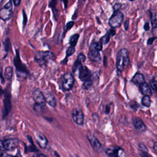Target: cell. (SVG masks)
<instances>
[{"label":"cell","instance_id":"cell-45","mask_svg":"<svg viewBox=\"0 0 157 157\" xmlns=\"http://www.w3.org/2000/svg\"><path fill=\"white\" fill-rule=\"evenodd\" d=\"M106 112H105V113H109V111H110V108H109V106H107V107H106Z\"/></svg>","mask_w":157,"mask_h":157},{"label":"cell","instance_id":"cell-4","mask_svg":"<svg viewBox=\"0 0 157 157\" xmlns=\"http://www.w3.org/2000/svg\"><path fill=\"white\" fill-rule=\"evenodd\" d=\"M102 49V44L99 42L93 41L88 53V58L93 62H98L101 59L100 52Z\"/></svg>","mask_w":157,"mask_h":157},{"label":"cell","instance_id":"cell-36","mask_svg":"<svg viewBox=\"0 0 157 157\" xmlns=\"http://www.w3.org/2000/svg\"><path fill=\"white\" fill-rule=\"evenodd\" d=\"M129 20H126L124 23V28L126 31H127L129 29Z\"/></svg>","mask_w":157,"mask_h":157},{"label":"cell","instance_id":"cell-23","mask_svg":"<svg viewBox=\"0 0 157 157\" xmlns=\"http://www.w3.org/2000/svg\"><path fill=\"white\" fill-rule=\"evenodd\" d=\"M79 36H80L79 34H77V33L74 34L71 36L70 39H69V44L71 46L75 47V45H77V41L78 40Z\"/></svg>","mask_w":157,"mask_h":157},{"label":"cell","instance_id":"cell-11","mask_svg":"<svg viewBox=\"0 0 157 157\" xmlns=\"http://www.w3.org/2000/svg\"><path fill=\"white\" fill-rule=\"evenodd\" d=\"M13 63H14V65L15 66L17 71H18L19 72H21V73H23V74H29V71H28V69L26 68V66L21 62V61L20 59L18 50L16 51V56L14 58Z\"/></svg>","mask_w":157,"mask_h":157},{"label":"cell","instance_id":"cell-15","mask_svg":"<svg viewBox=\"0 0 157 157\" xmlns=\"http://www.w3.org/2000/svg\"><path fill=\"white\" fill-rule=\"evenodd\" d=\"M35 138L37 143L42 148H45L48 144V140L46 136L40 131L35 132Z\"/></svg>","mask_w":157,"mask_h":157},{"label":"cell","instance_id":"cell-37","mask_svg":"<svg viewBox=\"0 0 157 157\" xmlns=\"http://www.w3.org/2000/svg\"><path fill=\"white\" fill-rule=\"evenodd\" d=\"M108 33L110 34V36H113L115 35V33H116V31L115 29V28H112L110 29H109L108 31Z\"/></svg>","mask_w":157,"mask_h":157},{"label":"cell","instance_id":"cell-30","mask_svg":"<svg viewBox=\"0 0 157 157\" xmlns=\"http://www.w3.org/2000/svg\"><path fill=\"white\" fill-rule=\"evenodd\" d=\"M74 25V21H69V22H67V23H66V26H65V31H64V34L68 31V30H69V29H71L72 27H73V26Z\"/></svg>","mask_w":157,"mask_h":157},{"label":"cell","instance_id":"cell-27","mask_svg":"<svg viewBox=\"0 0 157 157\" xmlns=\"http://www.w3.org/2000/svg\"><path fill=\"white\" fill-rule=\"evenodd\" d=\"M27 138H28L29 142L30 144H31L30 146L29 147L28 151H37L38 150H37V148L36 147V146L34 145L33 141V139H32V137H31V136L28 135V136H27Z\"/></svg>","mask_w":157,"mask_h":157},{"label":"cell","instance_id":"cell-17","mask_svg":"<svg viewBox=\"0 0 157 157\" xmlns=\"http://www.w3.org/2000/svg\"><path fill=\"white\" fill-rule=\"evenodd\" d=\"M44 96L45 98L46 102H47L51 107H55L56 106V104H57L56 99L55 98V96L50 91L47 92Z\"/></svg>","mask_w":157,"mask_h":157},{"label":"cell","instance_id":"cell-32","mask_svg":"<svg viewBox=\"0 0 157 157\" xmlns=\"http://www.w3.org/2000/svg\"><path fill=\"white\" fill-rule=\"evenodd\" d=\"M138 147H139V148L140 149V150L141 151H148L147 148L146 147V146H145L144 144L140 143V144H139Z\"/></svg>","mask_w":157,"mask_h":157},{"label":"cell","instance_id":"cell-12","mask_svg":"<svg viewBox=\"0 0 157 157\" xmlns=\"http://www.w3.org/2000/svg\"><path fill=\"white\" fill-rule=\"evenodd\" d=\"M87 139L90 143L92 147L97 151H101L102 150V146L99 140L96 137V136L91 132H88L86 135Z\"/></svg>","mask_w":157,"mask_h":157},{"label":"cell","instance_id":"cell-42","mask_svg":"<svg viewBox=\"0 0 157 157\" xmlns=\"http://www.w3.org/2000/svg\"><path fill=\"white\" fill-rule=\"evenodd\" d=\"M61 1H63L64 2V8L66 9L67 7V3H68V1L67 0H61Z\"/></svg>","mask_w":157,"mask_h":157},{"label":"cell","instance_id":"cell-25","mask_svg":"<svg viewBox=\"0 0 157 157\" xmlns=\"http://www.w3.org/2000/svg\"><path fill=\"white\" fill-rule=\"evenodd\" d=\"M110 34L108 33V31L106 33V34L102 36L101 38H100V40H99V42L103 45H106L109 42V40H110Z\"/></svg>","mask_w":157,"mask_h":157},{"label":"cell","instance_id":"cell-5","mask_svg":"<svg viewBox=\"0 0 157 157\" xmlns=\"http://www.w3.org/2000/svg\"><path fill=\"white\" fill-rule=\"evenodd\" d=\"M61 81V87L64 91H68L72 88L74 83V78L71 73L67 72L64 74L62 76Z\"/></svg>","mask_w":157,"mask_h":157},{"label":"cell","instance_id":"cell-20","mask_svg":"<svg viewBox=\"0 0 157 157\" xmlns=\"http://www.w3.org/2000/svg\"><path fill=\"white\" fill-rule=\"evenodd\" d=\"M131 81L136 85H140L141 83L145 82V78L144 75L140 73V72H137L134 77H132Z\"/></svg>","mask_w":157,"mask_h":157},{"label":"cell","instance_id":"cell-22","mask_svg":"<svg viewBox=\"0 0 157 157\" xmlns=\"http://www.w3.org/2000/svg\"><path fill=\"white\" fill-rule=\"evenodd\" d=\"M13 76V68L11 66H7L5 69L4 77L7 80H10Z\"/></svg>","mask_w":157,"mask_h":157},{"label":"cell","instance_id":"cell-1","mask_svg":"<svg viewBox=\"0 0 157 157\" xmlns=\"http://www.w3.org/2000/svg\"><path fill=\"white\" fill-rule=\"evenodd\" d=\"M121 7V4L120 3L115 4L113 7V12L109 20V24L112 28H115L119 27L123 23L124 15L120 10Z\"/></svg>","mask_w":157,"mask_h":157},{"label":"cell","instance_id":"cell-24","mask_svg":"<svg viewBox=\"0 0 157 157\" xmlns=\"http://www.w3.org/2000/svg\"><path fill=\"white\" fill-rule=\"evenodd\" d=\"M142 104L145 107H149L151 104V101L150 96H144L142 98Z\"/></svg>","mask_w":157,"mask_h":157},{"label":"cell","instance_id":"cell-9","mask_svg":"<svg viewBox=\"0 0 157 157\" xmlns=\"http://www.w3.org/2000/svg\"><path fill=\"white\" fill-rule=\"evenodd\" d=\"M73 121L78 125L82 126L84 122V115L82 110L79 108H74L71 112Z\"/></svg>","mask_w":157,"mask_h":157},{"label":"cell","instance_id":"cell-14","mask_svg":"<svg viewBox=\"0 0 157 157\" xmlns=\"http://www.w3.org/2000/svg\"><path fill=\"white\" fill-rule=\"evenodd\" d=\"M78 69L79 71L78 77L82 81L84 82L91 78V72L86 66L82 65Z\"/></svg>","mask_w":157,"mask_h":157},{"label":"cell","instance_id":"cell-6","mask_svg":"<svg viewBox=\"0 0 157 157\" xmlns=\"http://www.w3.org/2000/svg\"><path fill=\"white\" fill-rule=\"evenodd\" d=\"M4 98L3 100L2 118H5L9 113L12 109L10 94L8 90L4 91Z\"/></svg>","mask_w":157,"mask_h":157},{"label":"cell","instance_id":"cell-39","mask_svg":"<svg viewBox=\"0 0 157 157\" xmlns=\"http://www.w3.org/2000/svg\"><path fill=\"white\" fill-rule=\"evenodd\" d=\"M23 26H25L26 25V21H27V17L25 13V12L24 10H23Z\"/></svg>","mask_w":157,"mask_h":157},{"label":"cell","instance_id":"cell-48","mask_svg":"<svg viewBox=\"0 0 157 157\" xmlns=\"http://www.w3.org/2000/svg\"><path fill=\"white\" fill-rule=\"evenodd\" d=\"M79 1H84L85 0H79Z\"/></svg>","mask_w":157,"mask_h":157},{"label":"cell","instance_id":"cell-2","mask_svg":"<svg viewBox=\"0 0 157 157\" xmlns=\"http://www.w3.org/2000/svg\"><path fill=\"white\" fill-rule=\"evenodd\" d=\"M55 56L50 51H39L36 53L34 60L42 67L47 66L50 60H54Z\"/></svg>","mask_w":157,"mask_h":157},{"label":"cell","instance_id":"cell-46","mask_svg":"<svg viewBox=\"0 0 157 157\" xmlns=\"http://www.w3.org/2000/svg\"><path fill=\"white\" fill-rule=\"evenodd\" d=\"M54 154H55V156L56 157H60V156L58 154V153H57L56 151H54Z\"/></svg>","mask_w":157,"mask_h":157},{"label":"cell","instance_id":"cell-16","mask_svg":"<svg viewBox=\"0 0 157 157\" xmlns=\"http://www.w3.org/2000/svg\"><path fill=\"white\" fill-rule=\"evenodd\" d=\"M132 124L135 129L139 132H145L147 129V127L143 121L139 118H135L132 121Z\"/></svg>","mask_w":157,"mask_h":157},{"label":"cell","instance_id":"cell-10","mask_svg":"<svg viewBox=\"0 0 157 157\" xmlns=\"http://www.w3.org/2000/svg\"><path fill=\"white\" fill-rule=\"evenodd\" d=\"M12 15V4L11 1L7 2L0 10V18L4 20H9Z\"/></svg>","mask_w":157,"mask_h":157},{"label":"cell","instance_id":"cell-35","mask_svg":"<svg viewBox=\"0 0 157 157\" xmlns=\"http://www.w3.org/2000/svg\"><path fill=\"white\" fill-rule=\"evenodd\" d=\"M10 42L9 40V39H7L6 40V42L5 44V48H6V52H8V50L10 48Z\"/></svg>","mask_w":157,"mask_h":157},{"label":"cell","instance_id":"cell-40","mask_svg":"<svg viewBox=\"0 0 157 157\" xmlns=\"http://www.w3.org/2000/svg\"><path fill=\"white\" fill-rule=\"evenodd\" d=\"M6 157H22V156H21V153H20V151H18V152L17 153V154H16L15 156L7 155H6Z\"/></svg>","mask_w":157,"mask_h":157},{"label":"cell","instance_id":"cell-13","mask_svg":"<svg viewBox=\"0 0 157 157\" xmlns=\"http://www.w3.org/2000/svg\"><path fill=\"white\" fill-rule=\"evenodd\" d=\"M18 140L17 139H7L2 140V146L5 150H13L17 147Z\"/></svg>","mask_w":157,"mask_h":157},{"label":"cell","instance_id":"cell-34","mask_svg":"<svg viewBox=\"0 0 157 157\" xmlns=\"http://www.w3.org/2000/svg\"><path fill=\"white\" fill-rule=\"evenodd\" d=\"M140 155L141 157H153L149 153H148V151H142Z\"/></svg>","mask_w":157,"mask_h":157},{"label":"cell","instance_id":"cell-8","mask_svg":"<svg viewBox=\"0 0 157 157\" xmlns=\"http://www.w3.org/2000/svg\"><path fill=\"white\" fill-rule=\"evenodd\" d=\"M105 153L109 157H126V153L120 147H112L105 150Z\"/></svg>","mask_w":157,"mask_h":157},{"label":"cell","instance_id":"cell-47","mask_svg":"<svg viewBox=\"0 0 157 157\" xmlns=\"http://www.w3.org/2000/svg\"><path fill=\"white\" fill-rule=\"evenodd\" d=\"M129 1H135V0H129Z\"/></svg>","mask_w":157,"mask_h":157},{"label":"cell","instance_id":"cell-49","mask_svg":"<svg viewBox=\"0 0 157 157\" xmlns=\"http://www.w3.org/2000/svg\"><path fill=\"white\" fill-rule=\"evenodd\" d=\"M72 157H78V156H73Z\"/></svg>","mask_w":157,"mask_h":157},{"label":"cell","instance_id":"cell-7","mask_svg":"<svg viewBox=\"0 0 157 157\" xmlns=\"http://www.w3.org/2000/svg\"><path fill=\"white\" fill-rule=\"evenodd\" d=\"M33 99L35 101L36 105L39 107H44L46 104V101L43 93L39 89H36L33 94Z\"/></svg>","mask_w":157,"mask_h":157},{"label":"cell","instance_id":"cell-26","mask_svg":"<svg viewBox=\"0 0 157 157\" xmlns=\"http://www.w3.org/2000/svg\"><path fill=\"white\" fill-rule=\"evenodd\" d=\"M150 20L151 23L152 25L153 29H155L157 26V18H156V14L153 13L151 11H150Z\"/></svg>","mask_w":157,"mask_h":157},{"label":"cell","instance_id":"cell-19","mask_svg":"<svg viewBox=\"0 0 157 157\" xmlns=\"http://www.w3.org/2000/svg\"><path fill=\"white\" fill-rule=\"evenodd\" d=\"M139 90H140L141 93L143 94L144 96H150L152 94L150 86L145 82L141 83L140 85H139Z\"/></svg>","mask_w":157,"mask_h":157},{"label":"cell","instance_id":"cell-28","mask_svg":"<svg viewBox=\"0 0 157 157\" xmlns=\"http://www.w3.org/2000/svg\"><path fill=\"white\" fill-rule=\"evenodd\" d=\"M93 85V82L91 79H88L87 80H85L83 82V83L82 85V88L85 90H87L88 89H90L91 86Z\"/></svg>","mask_w":157,"mask_h":157},{"label":"cell","instance_id":"cell-18","mask_svg":"<svg viewBox=\"0 0 157 157\" xmlns=\"http://www.w3.org/2000/svg\"><path fill=\"white\" fill-rule=\"evenodd\" d=\"M85 59H86V56L83 53H80L78 55L77 58L73 65L72 71L75 72V71L78 69L82 65V63L85 62Z\"/></svg>","mask_w":157,"mask_h":157},{"label":"cell","instance_id":"cell-44","mask_svg":"<svg viewBox=\"0 0 157 157\" xmlns=\"http://www.w3.org/2000/svg\"><path fill=\"white\" fill-rule=\"evenodd\" d=\"M156 146H157V145H156V142H155V144H154V145H153V148H154V150H155V152H156Z\"/></svg>","mask_w":157,"mask_h":157},{"label":"cell","instance_id":"cell-21","mask_svg":"<svg viewBox=\"0 0 157 157\" xmlns=\"http://www.w3.org/2000/svg\"><path fill=\"white\" fill-rule=\"evenodd\" d=\"M58 0H50L48 3V7L52 9L53 13V17L56 20L58 18V10L56 9V6L57 4Z\"/></svg>","mask_w":157,"mask_h":157},{"label":"cell","instance_id":"cell-33","mask_svg":"<svg viewBox=\"0 0 157 157\" xmlns=\"http://www.w3.org/2000/svg\"><path fill=\"white\" fill-rule=\"evenodd\" d=\"M156 39V36H153V37H151L150 38H148V40H147V45H151L153 42L155 40V39Z\"/></svg>","mask_w":157,"mask_h":157},{"label":"cell","instance_id":"cell-3","mask_svg":"<svg viewBox=\"0 0 157 157\" xmlns=\"http://www.w3.org/2000/svg\"><path fill=\"white\" fill-rule=\"evenodd\" d=\"M129 64V53L127 49L121 48L117 55V69L119 72H121L124 68Z\"/></svg>","mask_w":157,"mask_h":157},{"label":"cell","instance_id":"cell-38","mask_svg":"<svg viewBox=\"0 0 157 157\" xmlns=\"http://www.w3.org/2000/svg\"><path fill=\"white\" fill-rule=\"evenodd\" d=\"M150 25H149V23L148 22H145L144 25V29L145 31H147L150 29Z\"/></svg>","mask_w":157,"mask_h":157},{"label":"cell","instance_id":"cell-31","mask_svg":"<svg viewBox=\"0 0 157 157\" xmlns=\"http://www.w3.org/2000/svg\"><path fill=\"white\" fill-rule=\"evenodd\" d=\"M150 86L152 88V89L154 90V91H156V89H157V83H156V81L155 78L152 79L150 80Z\"/></svg>","mask_w":157,"mask_h":157},{"label":"cell","instance_id":"cell-29","mask_svg":"<svg viewBox=\"0 0 157 157\" xmlns=\"http://www.w3.org/2000/svg\"><path fill=\"white\" fill-rule=\"evenodd\" d=\"M75 52V47H72V46H69L66 52V59H67V58H68L69 56H71V55H72Z\"/></svg>","mask_w":157,"mask_h":157},{"label":"cell","instance_id":"cell-43","mask_svg":"<svg viewBox=\"0 0 157 157\" xmlns=\"http://www.w3.org/2000/svg\"><path fill=\"white\" fill-rule=\"evenodd\" d=\"M4 94V91L2 90V89H1V88H0V97L2 95V94Z\"/></svg>","mask_w":157,"mask_h":157},{"label":"cell","instance_id":"cell-41","mask_svg":"<svg viewBox=\"0 0 157 157\" xmlns=\"http://www.w3.org/2000/svg\"><path fill=\"white\" fill-rule=\"evenodd\" d=\"M13 2L16 6H18L20 5V4L21 2V0H13Z\"/></svg>","mask_w":157,"mask_h":157}]
</instances>
